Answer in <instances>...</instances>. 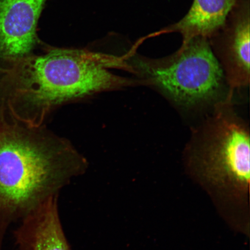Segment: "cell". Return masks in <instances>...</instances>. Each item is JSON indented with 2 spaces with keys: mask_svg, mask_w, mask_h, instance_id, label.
Masks as SVG:
<instances>
[{
  "mask_svg": "<svg viewBox=\"0 0 250 250\" xmlns=\"http://www.w3.org/2000/svg\"><path fill=\"white\" fill-rule=\"evenodd\" d=\"M46 0H0V67L38 45V21Z\"/></svg>",
  "mask_w": 250,
  "mask_h": 250,
  "instance_id": "obj_6",
  "label": "cell"
},
{
  "mask_svg": "<svg viewBox=\"0 0 250 250\" xmlns=\"http://www.w3.org/2000/svg\"><path fill=\"white\" fill-rule=\"evenodd\" d=\"M0 68V108L30 126L43 125L59 105L95 94L142 85L112 70L134 74L123 56L85 49L48 48Z\"/></svg>",
  "mask_w": 250,
  "mask_h": 250,
  "instance_id": "obj_1",
  "label": "cell"
},
{
  "mask_svg": "<svg viewBox=\"0 0 250 250\" xmlns=\"http://www.w3.org/2000/svg\"><path fill=\"white\" fill-rule=\"evenodd\" d=\"M129 62L143 85L157 89L183 107L211 101L225 80L208 40L205 37L183 41L176 52L162 58L137 55L133 48Z\"/></svg>",
  "mask_w": 250,
  "mask_h": 250,
  "instance_id": "obj_4",
  "label": "cell"
},
{
  "mask_svg": "<svg viewBox=\"0 0 250 250\" xmlns=\"http://www.w3.org/2000/svg\"><path fill=\"white\" fill-rule=\"evenodd\" d=\"M250 0H237L223 27L208 39L212 52L229 86L234 90L250 83Z\"/></svg>",
  "mask_w": 250,
  "mask_h": 250,
  "instance_id": "obj_5",
  "label": "cell"
},
{
  "mask_svg": "<svg viewBox=\"0 0 250 250\" xmlns=\"http://www.w3.org/2000/svg\"><path fill=\"white\" fill-rule=\"evenodd\" d=\"M237 0H193L187 14L178 22L146 37L180 33L183 41L202 37L208 40L223 27Z\"/></svg>",
  "mask_w": 250,
  "mask_h": 250,
  "instance_id": "obj_8",
  "label": "cell"
},
{
  "mask_svg": "<svg viewBox=\"0 0 250 250\" xmlns=\"http://www.w3.org/2000/svg\"><path fill=\"white\" fill-rule=\"evenodd\" d=\"M227 97L194 134L187 152L188 164L208 185L245 195L250 173L249 128L234 111Z\"/></svg>",
  "mask_w": 250,
  "mask_h": 250,
  "instance_id": "obj_3",
  "label": "cell"
},
{
  "mask_svg": "<svg viewBox=\"0 0 250 250\" xmlns=\"http://www.w3.org/2000/svg\"><path fill=\"white\" fill-rule=\"evenodd\" d=\"M58 196L50 197L21 220L14 232L20 250H71L58 211Z\"/></svg>",
  "mask_w": 250,
  "mask_h": 250,
  "instance_id": "obj_7",
  "label": "cell"
},
{
  "mask_svg": "<svg viewBox=\"0 0 250 250\" xmlns=\"http://www.w3.org/2000/svg\"><path fill=\"white\" fill-rule=\"evenodd\" d=\"M87 167L69 140L0 109V250L11 224L59 195Z\"/></svg>",
  "mask_w": 250,
  "mask_h": 250,
  "instance_id": "obj_2",
  "label": "cell"
}]
</instances>
